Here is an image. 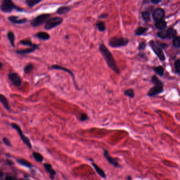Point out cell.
<instances>
[{
  "instance_id": "cell-34",
  "label": "cell",
  "mask_w": 180,
  "mask_h": 180,
  "mask_svg": "<svg viewBox=\"0 0 180 180\" xmlns=\"http://www.w3.org/2000/svg\"><path fill=\"white\" fill-rule=\"evenodd\" d=\"M173 45L176 48H180V36L177 37L175 38L173 40Z\"/></svg>"
},
{
  "instance_id": "cell-19",
  "label": "cell",
  "mask_w": 180,
  "mask_h": 180,
  "mask_svg": "<svg viewBox=\"0 0 180 180\" xmlns=\"http://www.w3.org/2000/svg\"><path fill=\"white\" fill-rule=\"evenodd\" d=\"M35 36L42 40H48L50 38V34L44 31H40L37 33Z\"/></svg>"
},
{
  "instance_id": "cell-1",
  "label": "cell",
  "mask_w": 180,
  "mask_h": 180,
  "mask_svg": "<svg viewBox=\"0 0 180 180\" xmlns=\"http://www.w3.org/2000/svg\"><path fill=\"white\" fill-rule=\"evenodd\" d=\"M99 50L105 60L107 65L112 71L116 74H119L120 71L111 52L109 50L104 44H100Z\"/></svg>"
},
{
  "instance_id": "cell-22",
  "label": "cell",
  "mask_w": 180,
  "mask_h": 180,
  "mask_svg": "<svg viewBox=\"0 0 180 180\" xmlns=\"http://www.w3.org/2000/svg\"><path fill=\"white\" fill-rule=\"evenodd\" d=\"M155 26L158 30H163L166 27V22L163 20L158 21L155 22Z\"/></svg>"
},
{
  "instance_id": "cell-48",
  "label": "cell",
  "mask_w": 180,
  "mask_h": 180,
  "mask_svg": "<svg viewBox=\"0 0 180 180\" xmlns=\"http://www.w3.org/2000/svg\"></svg>"
},
{
  "instance_id": "cell-17",
  "label": "cell",
  "mask_w": 180,
  "mask_h": 180,
  "mask_svg": "<svg viewBox=\"0 0 180 180\" xmlns=\"http://www.w3.org/2000/svg\"><path fill=\"white\" fill-rule=\"evenodd\" d=\"M91 165L93 166V168H94L95 170L97 173V174H98L100 177L104 178V179H105L106 177V173L103 169L102 168H100L98 165L95 164L93 161L91 162Z\"/></svg>"
},
{
  "instance_id": "cell-31",
  "label": "cell",
  "mask_w": 180,
  "mask_h": 180,
  "mask_svg": "<svg viewBox=\"0 0 180 180\" xmlns=\"http://www.w3.org/2000/svg\"><path fill=\"white\" fill-rule=\"evenodd\" d=\"M147 28H144V27H139L137 28L136 31H135V34L137 35H140L143 33H144L147 30Z\"/></svg>"
},
{
  "instance_id": "cell-14",
  "label": "cell",
  "mask_w": 180,
  "mask_h": 180,
  "mask_svg": "<svg viewBox=\"0 0 180 180\" xmlns=\"http://www.w3.org/2000/svg\"><path fill=\"white\" fill-rule=\"evenodd\" d=\"M44 168H45V170L49 174L50 179L52 180H54L55 177L56 176V172L55 170L53 169L52 165L50 164L46 163L44 164Z\"/></svg>"
},
{
  "instance_id": "cell-9",
  "label": "cell",
  "mask_w": 180,
  "mask_h": 180,
  "mask_svg": "<svg viewBox=\"0 0 180 180\" xmlns=\"http://www.w3.org/2000/svg\"><path fill=\"white\" fill-rule=\"evenodd\" d=\"M8 78L13 85L16 86H20L22 84L21 78L16 72H10L8 75Z\"/></svg>"
},
{
  "instance_id": "cell-36",
  "label": "cell",
  "mask_w": 180,
  "mask_h": 180,
  "mask_svg": "<svg viewBox=\"0 0 180 180\" xmlns=\"http://www.w3.org/2000/svg\"><path fill=\"white\" fill-rule=\"evenodd\" d=\"M3 142L4 144L6 146H8V147H11L12 146V144L11 143L10 140L7 137H4V138H3Z\"/></svg>"
},
{
  "instance_id": "cell-39",
  "label": "cell",
  "mask_w": 180,
  "mask_h": 180,
  "mask_svg": "<svg viewBox=\"0 0 180 180\" xmlns=\"http://www.w3.org/2000/svg\"><path fill=\"white\" fill-rule=\"evenodd\" d=\"M107 16H108V14L107 13H102V14H101L98 16V19H105L106 18H107Z\"/></svg>"
},
{
  "instance_id": "cell-35",
  "label": "cell",
  "mask_w": 180,
  "mask_h": 180,
  "mask_svg": "<svg viewBox=\"0 0 180 180\" xmlns=\"http://www.w3.org/2000/svg\"><path fill=\"white\" fill-rule=\"evenodd\" d=\"M175 68L177 72H180V59L177 60L174 63Z\"/></svg>"
},
{
  "instance_id": "cell-40",
  "label": "cell",
  "mask_w": 180,
  "mask_h": 180,
  "mask_svg": "<svg viewBox=\"0 0 180 180\" xmlns=\"http://www.w3.org/2000/svg\"><path fill=\"white\" fill-rule=\"evenodd\" d=\"M4 180H18L16 179V177H11V176H10V175H8V176H6V177H5V179Z\"/></svg>"
},
{
  "instance_id": "cell-8",
  "label": "cell",
  "mask_w": 180,
  "mask_h": 180,
  "mask_svg": "<svg viewBox=\"0 0 180 180\" xmlns=\"http://www.w3.org/2000/svg\"><path fill=\"white\" fill-rule=\"evenodd\" d=\"M149 44L153 50L154 51V52L158 56L160 59L161 61L165 60V57L164 54L162 51L161 48L158 46V44H156V42L152 40L151 41Z\"/></svg>"
},
{
  "instance_id": "cell-25",
  "label": "cell",
  "mask_w": 180,
  "mask_h": 180,
  "mask_svg": "<svg viewBox=\"0 0 180 180\" xmlns=\"http://www.w3.org/2000/svg\"><path fill=\"white\" fill-rule=\"evenodd\" d=\"M168 32V39H172L177 37V31L176 30L172 28H169L167 30Z\"/></svg>"
},
{
  "instance_id": "cell-24",
  "label": "cell",
  "mask_w": 180,
  "mask_h": 180,
  "mask_svg": "<svg viewBox=\"0 0 180 180\" xmlns=\"http://www.w3.org/2000/svg\"><path fill=\"white\" fill-rule=\"evenodd\" d=\"M96 27L98 30L100 32H104L105 31L106 29L105 22L103 21H98L96 23Z\"/></svg>"
},
{
  "instance_id": "cell-32",
  "label": "cell",
  "mask_w": 180,
  "mask_h": 180,
  "mask_svg": "<svg viewBox=\"0 0 180 180\" xmlns=\"http://www.w3.org/2000/svg\"><path fill=\"white\" fill-rule=\"evenodd\" d=\"M158 36L161 39L168 38V32L167 30H161L158 32Z\"/></svg>"
},
{
  "instance_id": "cell-21",
  "label": "cell",
  "mask_w": 180,
  "mask_h": 180,
  "mask_svg": "<svg viewBox=\"0 0 180 180\" xmlns=\"http://www.w3.org/2000/svg\"><path fill=\"white\" fill-rule=\"evenodd\" d=\"M20 43L22 44V45L25 46H28L31 47H34L37 46L38 44H33L32 43V41L30 39H23L22 40L20 41Z\"/></svg>"
},
{
  "instance_id": "cell-2",
  "label": "cell",
  "mask_w": 180,
  "mask_h": 180,
  "mask_svg": "<svg viewBox=\"0 0 180 180\" xmlns=\"http://www.w3.org/2000/svg\"><path fill=\"white\" fill-rule=\"evenodd\" d=\"M0 8L4 13H11L13 10H16L18 12H23L25 10L21 7L16 6L15 4L11 0H3L1 4Z\"/></svg>"
},
{
  "instance_id": "cell-4",
  "label": "cell",
  "mask_w": 180,
  "mask_h": 180,
  "mask_svg": "<svg viewBox=\"0 0 180 180\" xmlns=\"http://www.w3.org/2000/svg\"><path fill=\"white\" fill-rule=\"evenodd\" d=\"M51 14L48 13L41 14L40 15L37 16L34 18L32 19L30 21L31 26L33 27H38L44 25V23H46L49 20Z\"/></svg>"
},
{
  "instance_id": "cell-41",
  "label": "cell",
  "mask_w": 180,
  "mask_h": 180,
  "mask_svg": "<svg viewBox=\"0 0 180 180\" xmlns=\"http://www.w3.org/2000/svg\"><path fill=\"white\" fill-rule=\"evenodd\" d=\"M6 162H7V164L9 165V166H12L13 164V162L12 161H11V160H10L9 159H7L6 160Z\"/></svg>"
},
{
  "instance_id": "cell-13",
  "label": "cell",
  "mask_w": 180,
  "mask_h": 180,
  "mask_svg": "<svg viewBox=\"0 0 180 180\" xmlns=\"http://www.w3.org/2000/svg\"><path fill=\"white\" fill-rule=\"evenodd\" d=\"M50 69H54V70H62V71H64L66 72H68L69 75H70L72 76V79H73V82H74V84L75 85V86H76V85H75V75L74 74V73L68 69L66 68L65 67H62L61 65H51Z\"/></svg>"
},
{
  "instance_id": "cell-23",
  "label": "cell",
  "mask_w": 180,
  "mask_h": 180,
  "mask_svg": "<svg viewBox=\"0 0 180 180\" xmlns=\"http://www.w3.org/2000/svg\"><path fill=\"white\" fill-rule=\"evenodd\" d=\"M7 37L9 40L11 45L13 47H15V35L12 31H9L7 33Z\"/></svg>"
},
{
  "instance_id": "cell-7",
  "label": "cell",
  "mask_w": 180,
  "mask_h": 180,
  "mask_svg": "<svg viewBox=\"0 0 180 180\" xmlns=\"http://www.w3.org/2000/svg\"><path fill=\"white\" fill-rule=\"evenodd\" d=\"M11 126L18 133L20 137L21 140L23 141V142L25 143L29 149H32V144H31L30 140H29L27 137L24 135L21 128H20L19 125L16 124V123H13L11 124Z\"/></svg>"
},
{
  "instance_id": "cell-5",
  "label": "cell",
  "mask_w": 180,
  "mask_h": 180,
  "mask_svg": "<svg viewBox=\"0 0 180 180\" xmlns=\"http://www.w3.org/2000/svg\"><path fill=\"white\" fill-rule=\"evenodd\" d=\"M63 21V19L61 17L55 16L49 19L44 25V29L47 30H51L56 28L57 26L60 25Z\"/></svg>"
},
{
  "instance_id": "cell-11",
  "label": "cell",
  "mask_w": 180,
  "mask_h": 180,
  "mask_svg": "<svg viewBox=\"0 0 180 180\" xmlns=\"http://www.w3.org/2000/svg\"><path fill=\"white\" fill-rule=\"evenodd\" d=\"M8 20L14 25H23L28 21L27 18H20L19 16H8Z\"/></svg>"
},
{
  "instance_id": "cell-28",
  "label": "cell",
  "mask_w": 180,
  "mask_h": 180,
  "mask_svg": "<svg viewBox=\"0 0 180 180\" xmlns=\"http://www.w3.org/2000/svg\"><path fill=\"white\" fill-rule=\"evenodd\" d=\"M32 155H33V158L35 159V160L36 161H37L38 162L41 163L43 161L44 157L39 153L33 152V154H32Z\"/></svg>"
},
{
  "instance_id": "cell-16",
  "label": "cell",
  "mask_w": 180,
  "mask_h": 180,
  "mask_svg": "<svg viewBox=\"0 0 180 180\" xmlns=\"http://www.w3.org/2000/svg\"><path fill=\"white\" fill-rule=\"evenodd\" d=\"M72 10L71 7L69 6H61L59 7L56 11V13L59 15H65L70 12Z\"/></svg>"
},
{
  "instance_id": "cell-27",
  "label": "cell",
  "mask_w": 180,
  "mask_h": 180,
  "mask_svg": "<svg viewBox=\"0 0 180 180\" xmlns=\"http://www.w3.org/2000/svg\"><path fill=\"white\" fill-rule=\"evenodd\" d=\"M34 68V65L32 63H29L28 65H25L23 68V71L25 74L30 73Z\"/></svg>"
},
{
  "instance_id": "cell-45",
  "label": "cell",
  "mask_w": 180,
  "mask_h": 180,
  "mask_svg": "<svg viewBox=\"0 0 180 180\" xmlns=\"http://www.w3.org/2000/svg\"><path fill=\"white\" fill-rule=\"evenodd\" d=\"M29 180V179H28V180Z\"/></svg>"
},
{
  "instance_id": "cell-42",
  "label": "cell",
  "mask_w": 180,
  "mask_h": 180,
  "mask_svg": "<svg viewBox=\"0 0 180 180\" xmlns=\"http://www.w3.org/2000/svg\"><path fill=\"white\" fill-rule=\"evenodd\" d=\"M161 2V1H160V0H152L151 1V2L155 4H157Z\"/></svg>"
},
{
  "instance_id": "cell-33",
  "label": "cell",
  "mask_w": 180,
  "mask_h": 180,
  "mask_svg": "<svg viewBox=\"0 0 180 180\" xmlns=\"http://www.w3.org/2000/svg\"><path fill=\"white\" fill-rule=\"evenodd\" d=\"M124 93L126 96L129 97L130 98H134V97L135 96L134 91L132 89H130L125 90L124 91Z\"/></svg>"
},
{
  "instance_id": "cell-15",
  "label": "cell",
  "mask_w": 180,
  "mask_h": 180,
  "mask_svg": "<svg viewBox=\"0 0 180 180\" xmlns=\"http://www.w3.org/2000/svg\"><path fill=\"white\" fill-rule=\"evenodd\" d=\"M40 44H38L37 46L34 47H31L28 49H22V50H16V53L19 54V55H25V54H29V53H31L34 52V51L37 49H39Z\"/></svg>"
},
{
  "instance_id": "cell-30",
  "label": "cell",
  "mask_w": 180,
  "mask_h": 180,
  "mask_svg": "<svg viewBox=\"0 0 180 180\" xmlns=\"http://www.w3.org/2000/svg\"><path fill=\"white\" fill-rule=\"evenodd\" d=\"M142 16L145 22H148L150 21V14L147 11H143L142 13Z\"/></svg>"
},
{
  "instance_id": "cell-44",
  "label": "cell",
  "mask_w": 180,
  "mask_h": 180,
  "mask_svg": "<svg viewBox=\"0 0 180 180\" xmlns=\"http://www.w3.org/2000/svg\"><path fill=\"white\" fill-rule=\"evenodd\" d=\"M0 64H1V67H0V68H1V69L2 68V66H3V63L1 62V63H0Z\"/></svg>"
},
{
  "instance_id": "cell-12",
  "label": "cell",
  "mask_w": 180,
  "mask_h": 180,
  "mask_svg": "<svg viewBox=\"0 0 180 180\" xmlns=\"http://www.w3.org/2000/svg\"><path fill=\"white\" fill-rule=\"evenodd\" d=\"M165 11L161 8H158L155 9L153 13V18L155 21L162 20L164 18Z\"/></svg>"
},
{
  "instance_id": "cell-46",
  "label": "cell",
  "mask_w": 180,
  "mask_h": 180,
  "mask_svg": "<svg viewBox=\"0 0 180 180\" xmlns=\"http://www.w3.org/2000/svg\"></svg>"
},
{
  "instance_id": "cell-29",
  "label": "cell",
  "mask_w": 180,
  "mask_h": 180,
  "mask_svg": "<svg viewBox=\"0 0 180 180\" xmlns=\"http://www.w3.org/2000/svg\"><path fill=\"white\" fill-rule=\"evenodd\" d=\"M154 70L160 76H163L164 75V69L162 66H158L154 68Z\"/></svg>"
},
{
  "instance_id": "cell-47",
  "label": "cell",
  "mask_w": 180,
  "mask_h": 180,
  "mask_svg": "<svg viewBox=\"0 0 180 180\" xmlns=\"http://www.w3.org/2000/svg\"></svg>"
},
{
  "instance_id": "cell-18",
  "label": "cell",
  "mask_w": 180,
  "mask_h": 180,
  "mask_svg": "<svg viewBox=\"0 0 180 180\" xmlns=\"http://www.w3.org/2000/svg\"><path fill=\"white\" fill-rule=\"evenodd\" d=\"M0 102H1V104L3 105L4 108L8 111L10 110L9 101L6 98V97L4 95H3V94H2V93L0 94Z\"/></svg>"
},
{
  "instance_id": "cell-37",
  "label": "cell",
  "mask_w": 180,
  "mask_h": 180,
  "mask_svg": "<svg viewBox=\"0 0 180 180\" xmlns=\"http://www.w3.org/2000/svg\"><path fill=\"white\" fill-rule=\"evenodd\" d=\"M88 119V116H87V114H84V113L81 114L80 117V121H86Z\"/></svg>"
},
{
  "instance_id": "cell-43",
  "label": "cell",
  "mask_w": 180,
  "mask_h": 180,
  "mask_svg": "<svg viewBox=\"0 0 180 180\" xmlns=\"http://www.w3.org/2000/svg\"><path fill=\"white\" fill-rule=\"evenodd\" d=\"M0 175H1V180H3V172H2V171H1V174H0Z\"/></svg>"
},
{
  "instance_id": "cell-6",
  "label": "cell",
  "mask_w": 180,
  "mask_h": 180,
  "mask_svg": "<svg viewBox=\"0 0 180 180\" xmlns=\"http://www.w3.org/2000/svg\"><path fill=\"white\" fill-rule=\"evenodd\" d=\"M128 39L124 38H112L109 41V45L112 48H119L127 45Z\"/></svg>"
},
{
  "instance_id": "cell-10",
  "label": "cell",
  "mask_w": 180,
  "mask_h": 180,
  "mask_svg": "<svg viewBox=\"0 0 180 180\" xmlns=\"http://www.w3.org/2000/svg\"><path fill=\"white\" fill-rule=\"evenodd\" d=\"M104 156L109 163L113 165L115 168H118L121 167V165L118 163L117 160L112 158V156L109 155V152L107 150L104 149Z\"/></svg>"
},
{
  "instance_id": "cell-26",
  "label": "cell",
  "mask_w": 180,
  "mask_h": 180,
  "mask_svg": "<svg viewBox=\"0 0 180 180\" xmlns=\"http://www.w3.org/2000/svg\"><path fill=\"white\" fill-rule=\"evenodd\" d=\"M41 2H42V0H27L25 1V3L29 7L32 8Z\"/></svg>"
},
{
  "instance_id": "cell-20",
  "label": "cell",
  "mask_w": 180,
  "mask_h": 180,
  "mask_svg": "<svg viewBox=\"0 0 180 180\" xmlns=\"http://www.w3.org/2000/svg\"><path fill=\"white\" fill-rule=\"evenodd\" d=\"M16 161L19 165H21L22 166H24V167H25V168H33V165L31 164V163H30L29 162L27 161V160H24V159L18 158V159H16Z\"/></svg>"
},
{
  "instance_id": "cell-38",
  "label": "cell",
  "mask_w": 180,
  "mask_h": 180,
  "mask_svg": "<svg viewBox=\"0 0 180 180\" xmlns=\"http://www.w3.org/2000/svg\"><path fill=\"white\" fill-rule=\"evenodd\" d=\"M146 44L145 42H141L139 45V47H138V49L140 50H144L145 48H146Z\"/></svg>"
},
{
  "instance_id": "cell-3",
  "label": "cell",
  "mask_w": 180,
  "mask_h": 180,
  "mask_svg": "<svg viewBox=\"0 0 180 180\" xmlns=\"http://www.w3.org/2000/svg\"><path fill=\"white\" fill-rule=\"evenodd\" d=\"M152 81L155 85L148 93V96L150 97L154 96L163 91V84L161 81L158 79V78L155 76H153L152 78Z\"/></svg>"
}]
</instances>
